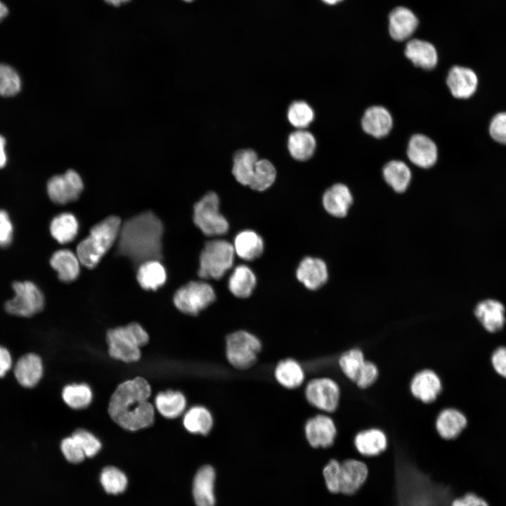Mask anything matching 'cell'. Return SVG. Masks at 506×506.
I'll return each mask as SVG.
<instances>
[{
    "label": "cell",
    "mask_w": 506,
    "mask_h": 506,
    "mask_svg": "<svg viewBox=\"0 0 506 506\" xmlns=\"http://www.w3.org/2000/svg\"><path fill=\"white\" fill-rule=\"evenodd\" d=\"M467 424V418L461 411L448 408L439 413L435 427L441 438L450 440L458 437L466 427Z\"/></svg>",
    "instance_id": "obj_24"
},
{
    "label": "cell",
    "mask_w": 506,
    "mask_h": 506,
    "mask_svg": "<svg viewBox=\"0 0 506 506\" xmlns=\"http://www.w3.org/2000/svg\"><path fill=\"white\" fill-rule=\"evenodd\" d=\"M6 141L4 137L0 136V169L3 168L6 162V155L5 153Z\"/></svg>",
    "instance_id": "obj_54"
},
{
    "label": "cell",
    "mask_w": 506,
    "mask_h": 506,
    "mask_svg": "<svg viewBox=\"0 0 506 506\" xmlns=\"http://www.w3.org/2000/svg\"><path fill=\"white\" fill-rule=\"evenodd\" d=\"M150 394V386L143 377L122 382L110 398V416L121 427L129 431L150 426L155 415L153 406L148 401Z\"/></svg>",
    "instance_id": "obj_3"
},
{
    "label": "cell",
    "mask_w": 506,
    "mask_h": 506,
    "mask_svg": "<svg viewBox=\"0 0 506 506\" xmlns=\"http://www.w3.org/2000/svg\"><path fill=\"white\" fill-rule=\"evenodd\" d=\"M296 275L306 288L315 290L326 283L328 273L327 266L322 259L309 257L300 262Z\"/></svg>",
    "instance_id": "obj_18"
},
{
    "label": "cell",
    "mask_w": 506,
    "mask_h": 506,
    "mask_svg": "<svg viewBox=\"0 0 506 506\" xmlns=\"http://www.w3.org/2000/svg\"><path fill=\"white\" fill-rule=\"evenodd\" d=\"M8 10L6 6L0 0V22L8 15Z\"/></svg>",
    "instance_id": "obj_55"
},
{
    "label": "cell",
    "mask_w": 506,
    "mask_h": 506,
    "mask_svg": "<svg viewBox=\"0 0 506 506\" xmlns=\"http://www.w3.org/2000/svg\"><path fill=\"white\" fill-rule=\"evenodd\" d=\"M412 395L422 403H429L436 399L442 389L439 375L432 370L424 369L412 378L410 385Z\"/></svg>",
    "instance_id": "obj_16"
},
{
    "label": "cell",
    "mask_w": 506,
    "mask_h": 506,
    "mask_svg": "<svg viewBox=\"0 0 506 506\" xmlns=\"http://www.w3.org/2000/svg\"><path fill=\"white\" fill-rule=\"evenodd\" d=\"M304 434L308 443L313 448H327L333 444L337 430L331 417L319 414L306 422Z\"/></svg>",
    "instance_id": "obj_13"
},
{
    "label": "cell",
    "mask_w": 506,
    "mask_h": 506,
    "mask_svg": "<svg viewBox=\"0 0 506 506\" xmlns=\"http://www.w3.org/2000/svg\"><path fill=\"white\" fill-rule=\"evenodd\" d=\"M353 202L349 188L342 183H336L323 194V205L325 209L335 217H344Z\"/></svg>",
    "instance_id": "obj_22"
},
{
    "label": "cell",
    "mask_w": 506,
    "mask_h": 506,
    "mask_svg": "<svg viewBox=\"0 0 506 506\" xmlns=\"http://www.w3.org/2000/svg\"><path fill=\"white\" fill-rule=\"evenodd\" d=\"M405 54L415 66L425 70L433 69L438 62L435 47L431 43L420 39L409 41Z\"/></svg>",
    "instance_id": "obj_27"
},
{
    "label": "cell",
    "mask_w": 506,
    "mask_h": 506,
    "mask_svg": "<svg viewBox=\"0 0 506 506\" xmlns=\"http://www.w3.org/2000/svg\"><path fill=\"white\" fill-rule=\"evenodd\" d=\"M12 360L8 351L0 346V377L6 375L11 367Z\"/></svg>",
    "instance_id": "obj_53"
},
{
    "label": "cell",
    "mask_w": 506,
    "mask_h": 506,
    "mask_svg": "<svg viewBox=\"0 0 506 506\" xmlns=\"http://www.w3.org/2000/svg\"><path fill=\"white\" fill-rule=\"evenodd\" d=\"M50 264L63 282H72L77 279L79 274L80 261L77 255L69 249H60L54 252L51 257Z\"/></svg>",
    "instance_id": "obj_28"
},
{
    "label": "cell",
    "mask_w": 506,
    "mask_h": 506,
    "mask_svg": "<svg viewBox=\"0 0 506 506\" xmlns=\"http://www.w3.org/2000/svg\"><path fill=\"white\" fill-rule=\"evenodd\" d=\"M387 437L381 429L370 428L359 432L354 438V445L359 453L376 456L387 449Z\"/></svg>",
    "instance_id": "obj_26"
},
{
    "label": "cell",
    "mask_w": 506,
    "mask_h": 506,
    "mask_svg": "<svg viewBox=\"0 0 506 506\" xmlns=\"http://www.w3.org/2000/svg\"><path fill=\"white\" fill-rule=\"evenodd\" d=\"M488 134L495 143L506 145V111L495 114L488 124Z\"/></svg>",
    "instance_id": "obj_46"
},
{
    "label": "cell",
    "mask_w": 506,
    "mask_h": 506,
    "mask_svg": "<svg viewBox=\"0 0 506 506\" xmlns=\"http://www.w3.org/2000/svg\"><path fill=\"white\" fill-rule=\"evenodd\" d=\"M163 224L152 212H145L126 220L121 226L117 252L136 266L162 258Z\"/></svg>",
    "instance_id": "obj_2"
},
{
    "label": "cell",
    "mask_w": 506,
    "mask_h": 506,
    "mask_svg": "<svg viewBox=\"0 0 506 506\" xmlns=\"http://www.w3.org/2000/svg\"><path fill=\"white\" fill-rule=\"evenodd\" d=\"M276 178V169L268 160H258L249 187L254 190L264 191L273 185Z\"/></svg>",
    "instance_id": "obj_39"
},
{
    "label": "cell",
    "mask_w": 506,
    "mask_h": 506,
    "mask_svg": "<svg viewBox=\"0 0 506 506\" xmlns=\"http://www.w3.org/2000/svg\"><path fill=\"white\" fill-rule=\"evenodd\" d=\"M43 365L40 357L34 353L22 356L17 362L14 374L18 382L25 387H34L41 378Z\"/></svg>",
    "instance_id": "obj_25"
},
{
    "label": "cell",
    "mask_w": 506,
    "mask_h": 506,
    "mask_svg": "<svg viewBox=\"0 0 506 506\" xmlns=\"http://www.w3.org/2000/svg\"><path fill=\"white\" fill-rule=\"evenodd\" d=\"M258 160L257 153L252 149H242L235 153L232 173L238 182L249 186Z\"/></svg>",
    "instance_id": "obj_37"
},
{
    "label": "cell",
    "mask_w": 506,
    "mask_h": 506,
    "mask_svg": "<svg viewBox=\"0 0 506 506\" xmlns=\"http://www.w3.org/2000/svg\"><path fill=\"white\" fill-rule=\"evenodd\" d=\"M79 223L74 214L68 212L56 216L50 223L52 237L60 244L72 241L77 236Z\"/></svg>",
    "instance_id": "obj_35"
},
{
    "label": "cell",
    "mask_w": 506,
    "mask_h": 506,
    "mask_svg": "<svg viewBox=\"0 0 506 506\" xmlns=\"http://www.w3.org/2000/svg\"><path fill=\"white\" fill-rule=\"evenodd\" d=\"M389 33L396 41L408 39L417 28L418 20L415 14L405 7H397L389 14Z\"/></svg>",
    "instance_id": "obj_23"
},
{
    "label": "cell",
    "mask_w": 506,
    "mask_h": 506,
    "mask_svg": "<svg viewBox=\"0 0 506 506\" xmlns=\"http://www.w3.org/2000/svg\"><path fill=\"white\" fill-rule=\"evenodd\" d=\"M394 506H450L452 489L432 480L411 462L398 456L395 465Z\"/></svg>",
    "instance_id": "obj_1"
},
{
    "label": "cell",
    "mask_w": 506,
    "mask_h": 506,
    "mask_svg": "<svg viewBox=\"0 0 506 506\" xmlns=\"http://www.w3.org/2000/svg\"><path fill=\"white\" fill-rule=\"evenodd\" d=\"M446 84L454 98L468 99L476 92L479 78L472 68L455 65L448 71Z\"/></svg>",
    "instance_id": "obj_14"
},
{
    "label": "cell",
    "mask_w": 506,
    "mask_h": 506,
    "mask_svg": "<svg viewBox=\"0 0 506 506\" xmlns=\"http://www.w3.org/2000/svg\"><path fill=\"white\" fill-rule=\"evenodd\" d=\"M407 155L412 163L427 169L436 163L438 150L431 138L423 134H415L408 142Z\"/></svg>",
    "instance_id": "obj_17"
},
{
    "label": "cell",
    "mask_w": 506,
    "mask_h": 506,
    "mask_svg": "<svg viewBox=\"0 0 506 506\" xmlns=\"http://www.w3.org/2000/svg\"><path fill=\"white\" fill-rule=\"evenodd\" d=\"M379 370L377 366L370 361H366L362 365L355 383L361 389L372 386L377 379Z\"/></svg>",
    "instance_id": "obj_47"
},
{
    "label": "cell",
    "mask_w": 506,
    "mask_h": 506,
    "mask_svg": "<svg viewBox=\"0 0 506 506\" xmlns=\"http://www.w3.org/2000/svg\"><path fill=\"white\" fill-rule=\"evenodd\" d=\"M107 4L114 6H119L122 4H124L130 0H104Z\"/></svg>",
    "instance_id": "obj_56"
},
{
    "label": "cell",
    "mask_w": 506,
    "mask_h": 506,
    "mask_svg": "<svg viewBox=\"0 0 506 506\" xmlns=\"http://www.w3.org/2000/svg\"><path fill=\"white\" fill-rule=\"evenodd\" d=\"M450 506H489L487 502L474 493H467L452 500Z\"/></svg>",
    "instance_id": "obj_52"
},
{
    "label": "cell",
    "mask_w": 506,
    "mask_h": 506,
    "mask_svg": "<svg viewBox=\"0 0 506 506\" xmlns=\"http://www.w3.org/2000/svg\"><path fill=\"white\" fill-rule=\"evenodd\" d=\"M215 299V292L209 284L192 281L175 292L174 303L182 313L196 316L212 304Z\"/></svg>",
    "instance_id": "obj_9"
},
{
    "label": "cell",
    "mask_w": 506,
    "mask_h": 506,
    "mask_svg": "<svg viewBox=\"0 0 506 506\" xmlns=\"http://www.w3.org/2000/svg\"><path fill=\"white\" fill-rule=\"evenodd\" d=\"M325 3L330 5L335 4L342 0H323Z\"/></svg>",
    "instance_id": "obj_57"
},
{
    "label": "cell",
    "mask_w": 506,
    "mask_h": 506,
    "mask_svg": "<svg viewBox=\"0 0 506 506\" xmlns=\"http://www.w3.org/2000/svg\"><path fill=\"white\" fill-rule=\"evenodd\" d=\"M340 388L332 378L316 377L306 385L304 395L308 403L326 413L335 412L340 400Z\"/></svg>",
    "instance_id": "obj_11"
},
{
    "label": "cell",
    "mask_w": 506,
    "mask_h": 506,
    "mask_svg": "<svg viewBox=\"0 0 506 506\" xmlns=\"http://www.w3.org/2000/svg\"><path fill=\"white\" fill-rule=\"evenodd\" d=\"M474 314L485 330L490 332L500 330L505 322V307L497 300L486 299L479 302L475 307Z\"/></svg>",
    "instance_id": "obj_21"
},
{
    "label": "cell",
    "mask_w": 506,
    "mask_h": 506,
    "mask_svg": "<svg viewBox=\"0 0 506 506\" xmlns=\"http://www.w3.org/2000/svg\"><path fill=\"white\" fill-rule=\"evenodd\" d=\"M365 361L363 351L356 348L343 353L339 358L338 364L344 375L349 379L355 382Z\"/></svg>",
    "instance_id": "obj_42"
},
{
    "label": "cell",
    "mask_w": 506,
    "mask_h": 506,
    "mask_svg": "<svg viewBox=\"0 0 506 506\" xmlns=\"http://www.w3.org/2000/svg\"><path fill=\"white\" fill-rule=\"evenodd\" d=\"M12 287L15 295L5 304V309L8 313L30 317L43 309L44 294L34 283L17 281L13 283Z\"/></svg>",
    "instance_id": "obj_10"
},
{
    "label": "cell",
    "mask_w": 506,
    "mask_h": 506,
    "mask_svg": "<svg viewBox=\"0 0 506 506\" xmlns=\"http://www.w3.org/2000/svg\"><path fill=\"white\" fill-rule=\"evenodd\" d=\"M340 462L337 460H331L325 465L323 470V476L326 486L329 491L333 493H339V472Z\"/></svg>",
    "instance_id": "obj_49"
},
{
    "label": "cell",
    "mask_w": 506,
    "mask_h": 506,
    "mask_svg": "<svg viewBox=\"0 0 506 506\" xmlns=\"http://www.w3.org/2000/svg\"><path fill=\"white\" fill-rule=\"evenodd\" d=\"M121 219L110 216L93 226L89 235L77 247L80 263L88 268H94L117 240Z\"/></svg>",
    "instance_id": "obj_4"
},
{
    "label": "cell",
    "mask_w": 506,
    "mask_h": 506,
    "mask_svg": "<svg viewBox=\"0 0 506 506\" xmlns=\"http://www.w3.org/2000/svg\"><path fill=\"white\" fill-rule=\"evenodd\" d=\"M274 376L281 386L290 389L300 387L305 379L302 366L293 358L280 361L275 366Z\"/></svg>",
    "instance_id": "obj_31"
},
{
    "label": "cell",
    "mask_w": 506,
    "mask_h": 506,
    "mask_svg": "<svg viewBox=\"0 0 506 506\" xmlns=\"http://www.w3.org/2000/svg\"><path fill=\"white\" fill-rule=\"evenodd\" d=\"M62 396L65 403L74 409L87 407L92 400L91 388L86 384H72L64 387Z\"/></svg>",
    "instance_id": "obj_40"
},
{
    "label": "cell",
    "mask_w": 506,
    "mask_h": 506,
    "mask_svg": "<svg viewBox=\"0 0 506 506\" xmlns=\"http://www.w3.org/2000/svg\"><path fill=\"white\" fill-rule=\"evenodd\" d=\"M72 436L79 445L86 457L90 458L96 455L101 448L100 441L93 434L85 429L75 430Z\"/></svg>",
    "instance_id": "obj_45"
},
{
    "label": "cell",
    "mask_w": 506,
    "mask_h": 506,
    "mask_svg": "<svg viewBox=\"0 0 506 506\" xmlns=\"http://www.w3.org/2000/svg\"><path fill=\"white\" fill-rule=\"evenodd\" d=\"M148 340L147 332L136 323L111 329L107 333L110 356L126 363L137 361L141 357L140 348Z\"/></svg>",
    "instance_id": "obj_5"
},
{
    "label": "cell",
    "mask_w": 506,
    "mask_h": 506,
    "mask_svg": "<svg viewBox=\"0 0 506 506\" xmlns=\"http://www.w3.org/2000/svg\"><path fill=\"white\" fill-rule=\"evenodd\" d=\"M100 479L104 490L111 494L123 492L127 485L126 476L115 467H105L101 472Z\"/></svg>",
    "instance_id": "obj_43"
},
{
    "label": "cell",
    "mask_w": 506,
    "mask_h": 506,
    "mask_svg": "<svg viewBox=\"0 0 506 506\" xmlns=\"http://www.w3.org/2000/svg\"><path fill=\"white\" fill-rule=\"evenodd\" d=\"M20 89V79L10 66L0 64V96H12Z\"/></svg>",
    "instance_id": "obj_44"
},
{
    "label": "cell",
    "mask_w": 506,
    "mask_h": 506,
    "mask_svg": "<svg viewBox=\"0 0 506 506\" xmlns=\"http://www.w3.org/2000/svg\"><path fill=\"white\" fill-rule=\"evenodd\" d=\"M235 250L224 240L207 242L200 256L198 275L205 279H220L233 264Z\"/></svg>",
    "instance_id": "obj_6"
},
{
    "label": "cell",
    "mask_w": 506,
    "mask_h": 506,
    "mask_svg": "<svg viewBox=\"0 0 506 506\" xmlns=\"http://www.w3.org/2000/svg\"><path fill=\"white\" fill-rule=\"evenodd\" d=\"M83 189L84 183L80 175L72 169L63 174L53 176L46 186L49 198L59 205L77 200Z\"/></svg>",
    "instance_id": "obj_12"
},
{
    "label": "cell",
    "mask_w": 506,
    "mask_h": 506,
    "mask_svg": "<svg viewBox=\"0 0 506 506\" xmlns=\"http://www.w3.org/2000/svg\"><path fill=\"white\" fill-rule=\"evenodd\" d=\"M393 125L391 115L382 106L368 108L362 117L361 126L365 132L375 138L387 136Z\"/></svg>",
    "instance_id": "obj_19"
},
{
    "label": "cell",
    "mask_w": 506,
    "mask_h": 506,
    "mask_svg": "<svg viewBox=\"0 0 506 506\" xmlns=\"http://www.w3.org/2000/svg\"><path fill=\"white\" fill-rule=\"evenodd\" d=\"M368 467L361 461L349 459L340 463L339 491L344 495L356 493L365 481Z\"/></svg>",
    "instance_id": "obj_15"
},
{
    "label": "cell",
    "mask_w": 506,
    "mask_h": 506,
    "mask_svg": "<svg viewBox=\"0 0 506 506\" xmlns=\"http://www.w3.org/2000/svg\"><path fill=\"white\" fill-rule=\"evenodd\" d=\"M262 349L260 339L252 333L238 330L226 338V356L228 363L238 370L252 368L257 361Z\"/></svg>",
    "instance_id": "obj_7"
},
{
    "label": "cell",
    "mask_w": 506,
    "mask_h": 506,
    "mask_svg": "<svg viewBox=\"0 0 506 506\" xmlns=\"http://www.w3.org/2000/svg\"><path fill=\"white\" fill-rule=\"evenodd\" d=\"M193 221L208 236L223 235L229 228L226 219L219 212V199L214 192L207 193L195 204Z\"/></svg>",
    "instance_id": "obj_8"
},
{
    "label": "cell",
    "mask_w": 506,
    "mask_h": 506,
    "mask_svg": "<svg viewBox=\"0 0 506 506\" xmlns=\"http://www.w3.org/2000/svg\"><path fill=\"white\" fill-rule=\"evenodd\" d=\"M256 283V276L252 269L245 265H239L229 277L228 287L234 296L247 298L252 293Z\"/></svg>",
    "instance_id": "obj_34"
},
{
    "label": "cell",
    "mask_w": 506,
    "mask_h": 506,
    "mask_svg": "<svg viewBox=\"0 0 506 506\" xmlns=\"http://www.w3.org/2000/svg\"><path fill=\"white\" fill-rule=\"evenodd\" d=\"M136 278L143 289L156 290L166 282L167 273L160 260H149L138 265Z\"/></svg>",
    "instance_id": "obj_32"
},
{
    "label": "cell",
    "mask_w": 506,
    "mask_h": 506,
    "mask_svg": "<svg viewBox=\"0 0 506 506\" xmlns=\"http://www.w3.org/2000/svg\"><path fill=\"white\" fill-rule=\"evenodd\" d=\"M214 479L215 472L210 465H204L197 472L193 485V494L197 506H214Z\"/></svg>",
    "instance_id": "obj_20"
},
{
    "label": "cell",
    "mask_w": 506,
    "mask_h": 506,
    "mask_svg": "<svg viewBox=\"0 0 506 506\" xmlns=\"http://www.w3.org/2000/svg\"><path fill=\"white\" fill-rule=\"evenodd\" d=\"M60 447L65 458L72 463L81 462L86 457L81 447L72 436L64 439Z\"/></svg>",
    "instance_id": "obj_48"
},
{
    "label": "cell",
    "mask_w": 506,
    "mask_h": 506,
    "mask_svg": "<svg viewBox=\"0 0 506 506\" xmlns=\"http://www.w3.org/2000/svg\"><path fill=\"white\" fill-rule=\"evenodd\" d=\"M183 1H186V2H191V1H194V0H183Z\"/></svg>",
    "instance_id": "obj_58"
},
{
    "label": "cell",
    "mask_w": 506,
    "mask_h": 506,
    "mask_svg": "<svg viewBox=\"0 0 506 506\" xmlns=\"http://www.w3.org/2000/svg\"><path fill=\"white\" fill-rule=\"evenodd\" d=\"M233 246L235 253L246 261H252L259 257L264 248L261 237L250 230L240 232L235 236Z\"/></svg>",
    "instance_id": "obj_29"
},
{
    "label": "cell",
    "mask_w": 506,
    "mask_h": 506,
    "mask_svg": "<svg viewBox=\"0 0 506 506\" xmlns=\"http://www.w3.org/2000/svg\"><path fill=\"white\" fill-rule=\"evenodd\" d=\"M385 181L396 192H404L411 180V171L408 166L400 160H391L383 168Z\"/></svg>",
    "instance_id": "obj_38"
},
{
    "label": "cell",
    "mask_w": 506,
    "mask_h": 506,
    "mask_svg": "<svg viewBox=\"0 0 506 506\" xmlns=\"http://www.w3.org/2000/svg\"><path fill=\"white\" fill-rule=\"evenodd\" d=\"M491 363L495 371L506 378V346L498 347L493 351Z\"/></svg>",
    "instance_id": "obj_51"
},
{
    "label": "cell",
    "mask_w": 506,
    "mask_h": 506,
    "mask_svg": "<svg viewBox=\"0 0 506 506\" xmlns=\"http://www.w3.org/2000/svg\"><path fill=\"white\" fill-rule=\"evenodd\" d=\"M287 116L294 127L304 129L313 122L315 115L313 108L306 101L296 100L289 106Z\"/></svg>",
    "instance_id": "obj_41"
},
{
    "label": "cell",
    "mask_w": 506,
    "mask_h": 506,
    "mask_svg": "<svg viewBox=\"0 0 506 506\" xmlns=\"http://www.w3.org/2000/svg\"><path fill=\"white\" fill-rule=\"evenodd\" d=\"M13 226L8 212L0 209V246H8L13 239Z\"/></svg>",
    "instance_id": "obj_50"
},
{
    "label": "cell",
    "mask_w": 506,
    "mask_h": 506,
    "mask_svg": "<svg viewBox=\"0 0 506 506\" xmlns=\"http://www.w3.org/2000/svg\"><path fill=\"white\" fill-rule=\"evenodd\" d=\"M158 412L169 419L178 417L183 413L186 407V398L179 391L168 390L159 393L155 400Z\"/></svg>",
    "instance_id": "obj_36"
},
{
    "label": "cell",
    "mask_w": 506,
    "mask_h": 506,
    "mask_svg": "<svg viewBox=\"0 0 506 506\" xmlns=\"http://www.w3.org/2000/svg\"><path fill=\"white\" fill-rule=\"evenodd\" d=\"M183 424L190 433L207 435L214 425L210 410L202 406H195L188 409L183 417Z\"/></svg>",
    "instance_id": "obj_33"
},
{
    "label": "cell",
    "mask_w": 506,
    "mask_h": 506,
    "mask_svg": "<svg viewBox=\"0 0 506 506\" xmlns=\"http://www.w3.org/2000/svg\"><path fill=\"white\" fill-rule=\"evenodd\" d=\"M316 141L314 136L305 129L292 132L287 138V149L290 155L298 161H306L314 154Z\"/></svg>",
    "instance_id": "obj_30"
}]
</instances>
